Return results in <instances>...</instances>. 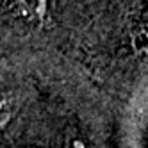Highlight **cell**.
<instances>
[{
    "instance_id": "obj_2",
    "label": "cell",
    "mask_w": 148,
    "mask_h": 148,
    "mask_svg": "<svg viewBox=\"0 0 148 148\" xmlns=\"http://www.w3.org/2000/svg\"><path fill=\"white\" fill-rule=\"evenodd\" d=\"M16 109H18V102L13 95H9V93L0 95V132H2L9 125V121L14 118Z\"/></svg>"
},
{
    "instance_id": "obj_3",
    "label": "cell",
    "mask_w": 148,
    "mask_h": 148,
    "mask_svg": "<svg viewBox=\"0 0 148 148\" xmlns=\"http://www.w3.org/2000/svg\"><path fill=\"white\" fill-rule=\"evenodd\" d=\"M62 148H88V145H86L84 139H80V137H73V139L68 141Z\"/></svg>"
},
{
    "instance_id": "obj_1",
    "label": "cell",
    "mask_w": 148,
    "mask_h": 148,
    "mask_svg": "<svg viewBox=\"0 0 148 148\" xmlns=\"http://www.w3.org/2000/svg\"><path fill=\"white\" fill-rule=\"evenodd\" d=\"M14 11L34 25H45L50 18V0H11Z\"/></svg>"
}]
</instances>
